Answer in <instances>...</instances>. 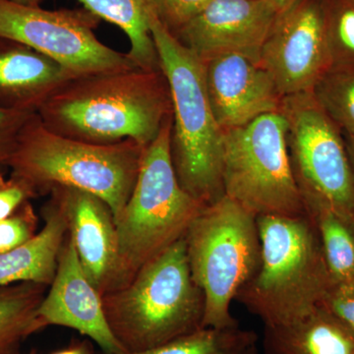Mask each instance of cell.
<instances>
[{
  "label": "cell",
  "mask_w": 354,
  "mask_h": 354,
  "mask_svg": "<svg viewBox=\"0 0 354 354\" xmlns=\"http://www.w3.org/2000/svg\"><path fill=\"white\" fill-rule=\"evenodd\" d=\"M48 288L35 283L0 288V354H18L21 344L43 329L38 310Z\"/></svg>",
  "instance_id": "20"
},
{
  "label": "cell",
  "mask_w": 354,
  "mask_h": 354,
  "mask_svg": "<svg viewBox=\"0 0 354 354\" xmlns=\"http://www.w3.org/2000/svg\"><path fill=\"white\" fill-rule=\"evenodd\" d=\"M258 337L253 330L239 326L225 329L201 328L181 335L158 348L141 353L120 354H249L257 348Z\"/></svg>",
  "instance_id": "22"
},
{
  "label": "cell",
  "mask_w": 354,
  "mask_h": 354,
  "mask_svg": "<svg viewBox=\"0 0 354 354\" xmlns=\"http://www.w3.org/2000/svg\"><path fill=\"white\" fill-rule=\"evenodd\" d=\"M261 261L235 299L265 327L295 322L322 304L333 285L313 221L304 216L257 218Z\"/></svg>",
  "instance_id": "3"
},
{
  "label": "cell",
  "mask_w": 354,
  "mask_h": 354,
  "mask_svg": "<svg viewBox=\"0 0 354 354\" xmlns=\"http://www.w3.org/2000/svg\"><path fill=\"white\" fill-rule=\"evenodd\" d=\"M279 15L270 0H212L174 35L203 62L239 55L259 64Z\"/></svg>",
  "instance_id": "12"
},
{
  "label": "cell",
  "mask_w": 354,
  "mask_h": 354,
  "mask_svg": "<svg viewBox=\"0 0 354 354\" xmlns=\"http://www.w3.org/2000/svg\"><path fill=\"white\" fill-rule=\"evenodd\" d=\"M344 135L346 139V149H348V158L351 160V169H353L354 176V137L351 135Z\"/></svg>",
  "instance_id": "31"
},
{
  "label": "cell",
  "mask_w": 354,
  "mask_h": 354,
  "mask_svg": "<svg viewBox=\"0 0 354 354\" xmlns=\"http://www.w3.org/2000/svg\"><path fill=\"white\" fill-rule=\"evenodd\" d=\"M171 113L162 69L141 68L74 77L37 111L44 127L66 138L100 145L132 140L143 147Z\"/></svg>",
  "instance_id": "1"
},
{
  "label": "cell",
  "mask_w": 354,
  "mask_h": 354,
  "mask_svg": "<svg viewBox=\"0 0 354 354\" xmlns=\"http://www.w3.org/2000/svg\"><path fill=\"white\" fill-rule=\"evenodd\" d=\"M312 93L342 133L354 137V67L330 69Z\"/></svg>",
  "instance_id": "23"
},
{
  "label": "cell",
  "mask_w": 354,
  "mask_h": 354,
  "mask_svg": "<svg viewBox=\"0 0 354 354\" xmlns=\"http://www.w3.org/2000/svg\"><path fill=\"white\" fill-rule=\"evenodd\" d=\"M286 134L288 123L281 111L223 131L225 195L256 218L306 214L293 176Z\"/></svg>",
  "instance_id": "8"
},
{
  "label": "cell",
  "mask_w": 354,
  "mask_h": 354,
  "mask_svg": "<svg viewBox=\"0 0 354 354\" xmlns=\"http://www.w3.org/2000/svg\"><path fill=\"white\" fill-rule=\"evenodd\" d=\"M281 97L312 92L330 68L326 9L315 0H297L279 14L261 50Z\"/></svg>",
  "instance_id": "11"
},
{
  "label": "cell",
  "mask_w": 354,
  "mask_h": 354,
  "mask_svg": "<svg viewBox=\"0 0 354 354\" xmlns=\"http://www.w3.org/2000/svg\"><path fill=\"white\" fill-rule=\"evenodd\" d=\"M326 37L330 69L354 67V0L326 9Z\"/></svg>",
  "instance_id": "24"
},
{
  "label": "cell",
  "mask_w": 354,
  "mask_h": 354,
  "mask_svg": "<svg viewBox=\"0 0 354 354\" xmlns=\"http://www.w3.org/2000/svg\"><path fill=\"white\" fill-rule=\"evenodd\" d=\"M204 64L209 102L223 131L281 111L283 97L271 74L257 62L227 55Z\"/></svg>",
  "instance_id": "15"
},
{
  "label": "cell",
  "mask_w": 354,
  "mask_h": 354,
  "mask_svg": "<svg viewBox=\"0 0 354 354\" xmlns=\"http://www.w3.org/2000/svg\"><path fill=\"white\" fill-rule=\"evenodd\" d=\"M100 19L118 26L130 41V58L138 68L160 70L152 32L151 0H79Z\"/></svg>",
  "instance_id": "19"
},
{
  "label": "cell",
  "mask_w": 354,
  "mask_h": 354,
  "mask_svg": "<svg viewBox=\"0 0 354 354\" xmlns=\"http://www.w3.org/2000/svg\"><path fill=\"white\" fill-rule=\"evenodd\" d=\"M102 298L124 353L158 348L204 328V295L191 274L184 237Z\"/></svg>",
  "instance_id": "4"
},
{
  "label": "cell",
  "mask_w": 354,
  "mask_h": 354,
  "mask_svg": "<svg viewBox=\"0 0 354 354\" xmlns=\"http://www.w3.org/2000/svg\"><path fill=\"white\" fill-rule=\"evenodd\" d=\"M151 32L171 97L172 164L184 190L204 205L225 196L223 130L209 102L205 64L153 11Z\"/></svg>",
  "instance_id": "2"
},
{
  "label": "cell",
  "mask_w": 354,
  "mask_h": 354,
  "mask_svg": "<svg viewBox=\"0 0 354 354\" xmlns=\"http://www.w3.org/2000/svg\"><path fill=\"white\" fill-rule=\"evenodd\" d=\"M265 354H354V333L319 305L304 318L265 327Z\"/></svg>",
  "instance_id": "18"
},
{
  "label": "cell",
  "mask_w": 354,
  "mask_h": 354,
  "mask_svg": "<svg viewBox=\"0 0 354 354\" xmlns=\"http://www.w3.org/2000/svg\"><path fill=\"white\" fill-rule=\"evenodd\" d=\"M62 213L86 276L101 295L114 288L120 258L113 211L101 198L57 186L48 193Z\"/></svg>",
  "instance_id": "14"
},
{
  "label": "cell",
  "mask_w": 354,
  "mask_h": 354,
  "mask_svg": "<svg viewBox=\"0 0 354 354\" xmlns=\"http://www.w3.org/2000/svg\"><path fill=\"white\" fill-rule=\"evenodd\" d=\"M249 354H257V348L254 349V351H251Z\"/></svg>",
  "instance_id": "34"
},
{
  "label": "cell",
  "mask_w": 354,
  "mask_h": 354,
  "mask_svg": "<svg viewBox=\"0 0 354 354\" xmlns=\"http://www.w3.org/2000/svg\"><path fill=\"white\" fill-rule=\"evenodd\" d=\"M13 1L23 4V6H39V3H41L43 0H13Z\"/></svg>",
  "instance_id": "33"
},
{
  "label": "cell",
  "mask_w": 354,
  "mask_h": 354,
  "mask_svg": "<svg viewBox=\"0 0 354 354\" xmlns=\"http://www.w3.org/2000/svg\"><path fill=\"white\" fill-rule=\"evenodd\" d=\"M53 354H90V351L86 344H79L74 348L64 349Z\"/></svg>",
  "instance_id": "30"
},
{
  "label": "cell",
  "mask_w": 354,
  "mask_h": 354,
  "mask_svg": "<svg viewBox=\"0 0 354 354\" xmlns=\"http://www.w3.org/2000/svg\"><path fill=\"white\" fill-rule=\"evenodd\" d=\"M100 20L86 8L46 10L0 0V38L30 46L74 77L138 68L128 53L114 50L97 38Z\"/></svg>",
  "instance_id": "10"
},
{
  "label": "cell",
  "mask_w": 354,
  "mask_h": 354,
  "mask_svg": "<svg viewBox=\"0 0 354 354\" xmlns=\"http://www.w3.org/2000/svg\"><path fill=\"white\" fill-rule=\"evenodd\" d=\"M184 239L191 274L204 295L203 327H236L230 305L260 266L257 218L225 195L203 208Z\"/></svg>",
  "instance_id": "7"
},
{
  "label": "cell",
  "mask_w": 354,
  "mask_h": 354,
  "mask_svg": "<svg viewBox=\"0 0 354 354\" xmlns=\"http://www.w3.org/2000/svg\"><path fill=\"white\" fill-rule=\"evenodd\" d=\"M274 7L278 9L279 14L283 13L286 9L290 8L297 0H270Z\"/></svg>",
  "instance_id": "32"
},
{
  "label": "cell",
  "mask_w": 354,
  "mask_h": 354,
  "mask_svg": "<svg viewBox=\"0 0 354 354\" xmlns=\"http://www.w3.org/2000/svg\"><path fill=\"white\" fill-rule=\"evenodd\" d=\"M38 220L31 202L26 203L8 218L0 220V254L31 241L38 234Z\"/></svg>",
  "instance_id": "25"
},
{
  "label": "cell",
  "mask_w": 354,
  "mask_h": 354,
  "mask_svg": "<svg viewBox=\"0 0 354 354\" xmlns=\"http://www.w3.org/2000/svg\"><path fill=\"white\" fill-rule=\"evenodd\" d=\"M322 244L333 283L354 279V221L329 207L305 203Z\"/></svg>",
  "instance_id": "21"
},
{
  "label": "cell",
  "mask_w": 354,
  "mask_h": 354,
  "mask_svg": "<svg viewBox=\"0 0 354 354\" xmlns=\"http://www.w3.org/2000/svg\"><path fill=\"white\" fill-rule=\"evenodd\" d=\"M321 305L354 333V279L333 283Z\"/></svg>",
  "instance_id": "29"
},
{
  "label": "cell",
  "mask_w": 354,
  "mask_h": 354,
  "mask_svg": "<svg viewBox=\"0 0 354 354\" xmlns=\"http://www.w3.org/2000/svg\"><path fill=\"white\" fill-rule=\"evenodd\" d=\"M145 148L132 140L100 145L66 138L48 130L34 113L7 167L39 195L57 186L92 193L109 205L116 221L131 196Z\"/></svg>",
  "instance_id": "5"
},
{
  "label": "cell",
  "mask_w": 354,
  "mask_h": 354,
  "mask_svg": "<svg viewBox=\"0 0 354 354\" xmlns=\"http://www.w3.org/2000/svg\"><path fill=\"white\" fill-rule=\"evenodd\" d=\"M38 316L44 328L60 326L75 330L95 342L104 354L124 353L109 328L102 295L86 276L68 234Z\"/></svg>",
  "instance_id": "13"
},
{
  "label": "cell",
  "mask_w": 354,
  "mask_h": 354,
  "mask_svg": "<svg viewBox=\"0 0 354 354\" xmlns=\"http://www.w3.org/2000/svg\"><path fill=\"white\" fill-rule=\"evenodd\" d=\"M34 113H37L0 108V171L7 167L15 151L20 133Z\"/></svg>",
  "instance_id": "28"
},
{
  "label": "cell",
  "mask_w": 354,
  "mask_h": 354,
  "mask_svg": "<svg viewBox=\"0 0 354 354\" xmlns=\"http://www.w3.org/2000/svg\"><path fill=\"white\" fill-rule=\"evenodd\" d=\"M171 116L146 147L131 196L115 221L120 267L111 290L127 285L144 266L183 239L205 207L177 178L171 153Z\"/></svg>",
  "instance_id": "6"
},
{
  "label": "cell",
  "mask_w": 354,
  "mask_h": 354,
  "mask_svg": "<svg viewBox=\"0 0 354 354\" xmlns=\"http://www.w3.org/2000/svg\"><path fill=\"white\" fill-rule=\"evenodd\" d=\"M64 66L30 46L0 38V108L37 113L69 79Z\"/></svg>",
  "instance_id": "16"
},
{
  "label": "cell",
  "mask_w": 354,
  "mask_h": 354,
  "mask_svg": "<svg viewBox=\"0 0 354 354\" xmlns=\"http://www.w3.org/2000/svg\"><path fill=\"white\" fill-rule=\"evenodd\" d=\"M291 167L302 201L354 221V176L344 133L312 92L283 97Z\"/></svg>",
  "instance_id": "9"
},
{
  "label": "cell",
  "mask_w": 354,
  "mask_h": 354,
  "mask_svg": "<svg viewBox=\"0 0 354 354\" xmlns=\"http://www.w3.org/2000/svg\"><path fill=\"white\" fill-rule=\"evenodd\" d=\"M212 0H151L158 19L174 34L196 17Z\"/></svg>",
  "instance_id": "26"
},
{
  "label": "cell",
  "mask_w": 354,
  "mask_h": 354,
  "mask_svg": "<svg viewBox=\"0 0 354 354\" xmlns=\"http://www.w3.org/2000/svg\"><path fill=\"white\" fill-rule=\"evenodd\" d=\"M39 196L31 184L24 178L0 171V220L8 218L21 206Z\"/></svg>",
  "instance_id": "27"
},
{
  "label": "cell",
  "mask_w": 354,
  "mask_h": 354,
  "mask_svg": "<svg viewBox=\"0 0 354 354\" xmlns=\"http://www.w3.org/2000/svg\"><path fill=\"white\" fill-rule=\"evenodd\" d=\"M43 216L44 227L31 241L0 254V288L21 283L50 286L53 283L68 228L53 198L44 205Z\"/></svg>",
  "instance_id": "17"
}]
</instances>
